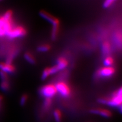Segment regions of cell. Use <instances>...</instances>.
Returning <instances> with one entry per match:
<instances>
[{
  "mask_svg": "<svg viewBox=\"0 0 122 122\" xmlns=\"http://www.w3.org/2000/svg\"><path fill=\"white\" fill-rule=\"evenodd\" d=\"M122 90L121 88L113 94L112 98L109 100L104 99H100L99 100V102L113 107L122 106Z\"/></svg>",
  "mask_w": 122,
  "mask_h": 122,
  "instance_id": "6da1fadb",
  "label": "cell"
},
{
  "mask_svg": "<svg viewBox=\"0 0 122 122\" xmlns=\"http://www.w3.org/2000/svg\"><path fill=\"white\" fill-rule=\"evenodd\" d=\"M40 93L45 98L51 99L56 94V86L53 85H47L42 87Z\"/></svg>",
  "mask_w": 122,
  "mask_h": 122,
  "instance_id": "7a4b0ae2",
  "label": "cell"
},
{
  "mask_svg": "<svg viewBox=\"0 0 122 122\" xmlns=\"http://www.w3.org/2000/svg\"><path fill=\"white\" fill-rule=\"evenodd\" d=\"M26 30L22 26H18L16 28H12L10 31L6 34L10 38H15L24 36L25 35Z\"/></svg>",
  "mask_w": 122,
  "mask_h": 122,
  "instance_id": "3957f363",
  "label": "cell"
},
{
  "mask_svg": "<svg viewBox=\"0 0 122 122\" xmlns=\"http://www.w3.org/2000/svg\"><path fill=\"white\" fill-rule=\"evenodd\" d=\"M56 91L60 94L61 96L67 97L69 96L71 91L69 87L66 83L63 82H60L56 84Z\"/></svg>",
  "mask_w": 122,
  "mask_h": 122,
  "instance_id": "277c9868",
  "label": "cell"
},
{
  "mask_svg": "<svg viewBox=\"0 0 122 122\" xmlns=\"http://www.w3.org/2000/svg\"><path fill=\"white\" fill-rule=\"evenodd\" d=\"M115 72L112 67H105L100 69L98 72V75L101 77H109L112 76Z\"/></svg>",
  "mask_w": 122,
  "mask_h": 122,
  "instance_id": "5b68a950",
  "label": "cell"
},
{
  "mask_svg": "<svg viewBox=\"0 0 122 122\" xmlns=\"http://www.w3.org/2000/svg\"><path fill=\"white\" fill-rule=\"evenodd\" d=\"M40 15L42 17L51 24L52 26L59 25V21L58 19L46 11H41L40 12Z\"/></svg>",
  "mask_w": 122,
  "mask_h": 122,
  "instance_id": "8992f818",
  "label": "cell"
},
{
  "mask_svg": "<svg viewBox=\"0 0 122 122\" xmlns=\"http://www.w3.org/2000/svg\"><path fill=\"white\" fill-rule=\"evenodd\" d=\"M0 70L6 73H12L15 71V69L11 64L0 63Z\"/></svg>",
  "mask_w": 122,
  "mask_h": 122,
  "instance_id": "52a82bcc",
  "label": "cell"
},
{
  "mask_svg": "<svg viewBox=\"0 0 122 122\" xmlns=\"http://www.w3.org/2000/svg\"><path fill=\"white\" fill-rule=\"evenodd\" d=\"M91 112L94 114H99V115L105 117H109L112 116L111 112L105 109L98 108L92 109L91 110Z\"/></svg>",
  "mask_w": 122,
  "mask_h": 122,
  "instance_id": "ba28073f",
  "label": "cell"
},
{
  "mask_svg": "<svg viewBox=\"0 0 122 122\" xmlns=\"http://www.w3.org/2000/svg\"><path fill=\"white\" fill-rule=\"evenodd\" d=\"M68 65L67 61L63 58H60L57 60V64L56 66L58 70H61L65 68Z\"/></svg>",
  "mask_w": 122,
  "mask_h": 122,
  "instance_id": "9c48e42d",
  "label": "cell"
},
{
  "mask_svg": "<svg viewBox=\"0 0 122 122\" xmlns=\"http://www.w3.org/2000/svg\"><path fill=\"white\" fill-rule=\"evenodd\" d=\"M102 52L105 55H108L110 52L111 46L108 42H105L102 44Z\"/></svg>",
  "mask_w": 122,
  "mask_h": 122,
  "instance_id": "30bf717a",
  "label": "cell"
},
{
  "mask_svg": "<svg viewBox=\"0 0 122 122\" xmlns=\"http://www.w3.org/2000/svg\"><path fill=\"white\" fill-rule=\"evenodd\" d=\"M25 58L30 64H34L35 63V58H34V56H32V55L30 54L29 52H26L25 53Z\"/></svg>",
  "mask_w": 122,
  "mask_h": 122,
  "instance_id": "8fae6325",
  "label": "cell"
},
{
  "mask_svg": "<svg viewBox=\"0 0 122 122\" xmlns=\"http://www.w3.org/2000/svg\"><path fill=\"white\" fill-rule=\"evenodd\" d=\"M53 115H54V117L56 122H61V118H62V114H61V112L59 110H55L54 112H53Z\"/></svg>",
  "mask_w": 122,
  "mask_h": 122,
  "instance_id": "7c38bea8",
  "label": "cell"
},
{
  "mask_svg": "<svg viewBox=\"0 0 122 122\" xmlns=\"http://www.w3.org/2000/svg\"><path fill=\"white\" fill-rule=\"evenodd\" d=\"M59 25H54L52 26V32H51V38L52 40H55L56 39V37L58 34L59 30Z\"/></svg>",
  "mask_w": 122,
  "mask_h": 122,
  "instance_id": "4fadbf2b",
  "label": "cell"
},
{
  "mask_svg": "<svg viewBox=\"0 0 122 122\" xmlns=\"http://www.w3.org/2000/svg\"><path fill=\"white\" fill-rule=\"evenodd\" d=\"M12 12L10 10L7 11V12L4 15L2 18L4 20L7 21H11L12 20Z\"/></svg>",
  "mask_w": 122,
  "mask_h": 122,
  "instance_id": "5bb4252c",
  "label": "cell"
},
{
  "mask_svg": "<svg viewBox=\"0 0 122 122\" xmlns=\"http://www.w3.org/2000/svg\"><path fill=\"white\" fill-rule=\"evenodd\" d=\"M113 63V59L112 57H107L104 61V64L105 67H110Z\"/></svg>",
  "mask_w": 122,
  "mask_h": 122,
  "instance_id": "9a60e30c",
  "label": "cell"
},
{
  "mask_svg": "<svg viewBox=\"0 0 122 122\" xmlns=\"http://www.w3.org/2000/svg\"><path fill=\"white\" fill-rule=\"evenodd\" d=\"M50 49V46L48 45H40L38 47V51L40 52H46Z\"/></svg>",
  "mask_w": 122,
  "mask_h": 122,
  "instance_id": "2e32d148",
  "label": "cell"
},
{
  "mask_svg": "<svg viewBox=\"0 0 122 122\" xmlns=\"http://www.w3.org/2000/svg\"><path fill=\"white\" fill-rule=\"evenodd\" d=\"M9 87V84L8 81H2L1 83V89L3 91H6L8 90Z\"/></svg>",
  "mask_w": 122,
  "mask_h": 122,
  "instance_id": "e0dca14e",
  "label": "cell"
},
{
  "mask_svg": "<svg viewBox=\"0 0 122 122\" xmlns=\"http://www.w3.org/2000/svg\"><path fill=\"white\" fill-rule=\"evenodd\" d=\"M50 72H49V68H46L43 71L42 74L41 78L42 80H45L47 78L48 76L50 75Z\"/></svg>",
  "mask_w": 122,
  "mask_h": 122,
  "instance_id": "ac0fdd59",
  "label": "cell"
},
{
  "mask_svg": "<svg viewBox=\"0 0 122 122\" xmlns=\"http://www.w3.org/2000/svg\"><path fill=\"white\" fill-rule=\"evenodd\" d=\"M51 99L49 98H45V101L44 102V107L45 109H48L49 106H50L51 104Z\"/></svg>",
  "mask_w": 122,
  "mask_h": 122,
  "instance_id": "d6986e66",
  "label": "cell"
},
{
  "mask_svg": "<svg viewBox=\"0 0 122 122\" xmlns=\"http://www.w3.org/2000/svg\"><path fill=\"white\" fill-rule=\"evenodd\" d=\"M0 78H1L2 81H8L7 73L3 71H0Z\"/></svg>",
  "mask_w": 122,
  "mask_h": 122,
  "instance_id": "ffe728a7",
  "label": "cell"
},
{
  "mask_svg": "<svg viewBox=\"0 0 122 122\" xmlns=\"http://www.w3.org/2000/svg\"><path fill=\"white\" fill-rule=\"evenodd\" d=\"M28 99V96L25 94L23 95L21 97L20 101V104L21 106H24L27 101Z\"/></svg>",
  "mask_w": 122,
  "mask_h": 122,
  "instance_id": "44dd1931",
  "label": "cell"
},
{
  "mask_svg": "<svg viewBox=\"0 0 122 122\" xmlns=\"http://www.w3.org/2000/svg\"><path fill=\"white\" fill-rule=\"evenodd\" d=\"M113 3H114L113 0H107L104 2L103 7L105 8H108L111 6Z\"/></svg>",
  "mask_w": 122,
  "mask_h": 122,
  "instance_id": "7402d4cb",
  "label": "cell"
},
{
  "mask_svg": "<svg viewBox=\"0 0 122 122\" xmlns=\"http://www.w3.org/2000/svg\"><path fill=\"white\" fill-rule=\"evenodd\" d=\"M59 70H58V68L56 66H53L51 68H49V72H50V74H55L56 73V72H58Z\"/></svg>",
  "mask_w": 122,
  "mask_h": 122,
  "instance_id": "603a6c76",
  "label": "cell"
},
{
  "mask_svg": "<svg viewBox=\"0 0 122 122\" xmlns=\"http://www.w3.org/2000/svg\"><path fill=\"white\" fill-rule=\"evenodd\" d=\"M2 99H3V97H2V96H0V101H1L2 100Z\"/></svg>",
  "mask_w": 122,
  "mask_h": 122,
  "instance_id": "cb8c5ba5",
  "label": "cell"
}]
</instances>
